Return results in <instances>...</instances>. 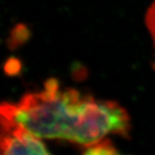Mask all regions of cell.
I'll return each mask as SVG.
<instances>
[{
    "mask_svg": "<svg viewBox=\"0 0 155 155\" xmlns=\"http://www.w3.org/2000/svg\"><path fill=\"white\" fill-rule=\"evenodd\" d=\"M145 21H146V25L150 31V34L155 43V0L148 9Z\"/></svg>",
    "mask_w": 155,
    "mask_h": 155,
    "instance_id": "277c9868",
    "label": "cell"
},
{
    "mask_svg": "<svg viewBox=\"0 0 155 155\" xmlns=\"http://www.w3.org/2000/svg\"><path fill=\"white\" fill-rule=\"evenodd\" d=\"M40 137L1 116V155H51Z\"/></svg>",
    "mask_w": 155,
    "mask_h": 155,
    "instance_id": "7a4b0ae2",
    "label": "cell"
},
{
    "mask_svg": "<svg viewBox=\"0 0 155 155\" xmlns=\"http://www.w3.org/2000/svg\"><path fill=\"white\" fill-rule=\"evenodd\" d=\"M81 155H123L114 147L112 142L108 139H102L91 146Z\"/></svg>",
    "mask_w": 155,
    "mask_h": 155,
    "instance_id": "3957f363",
    "label": "cell"
},
{
    "mask_svg": "<svg viewBox=\"0 0 155 155\" xmlns=\"http://www.w3.org/2000/svg\"><path fill=\"white\" fill-rule=\"evenodd\" d=\"M1 116L40 138L64 139L87 147L111 134L127 138L131 131L130 117L118 103L63 89L54 79L16 103H3Z\"/></svg>",
    "mask_w": 155,
    "mask_h": 155,
    "instance_id": "6da1fadb",
    "label": "cell"
}]
</instances>
